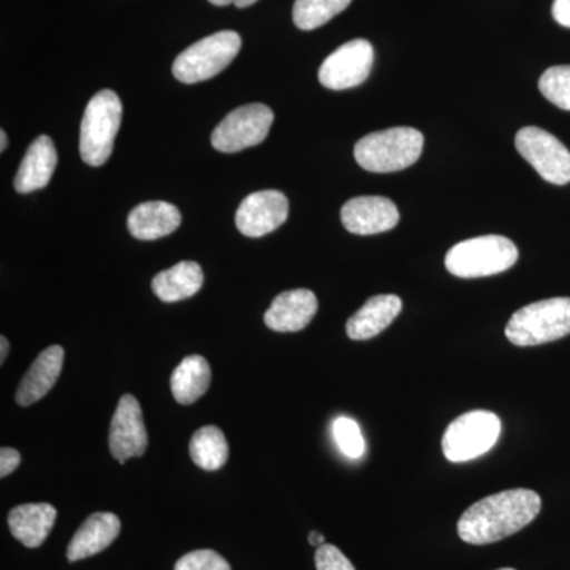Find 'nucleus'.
<instances>
[{
    "label": "nucleus",
    "instance_id": "12",
    "mask_svg": "<svg viewBox=\"0 0 570 570\" xmlns=\"http://www.w3.org/2000/svg\"><path fill=\"white\" fill-rule=\"evenodd\" d=\"M111 455L119 463L138 459L148 449V433H146L145 420L140 403L134 395H124L119 400L110 425Z\"/></svg>",
    "mask_w": 570,
    "mask_h": 570
},
{
    "label": "nucleus",
    "instance_id": "27",
    "mask_svg": "<svg viewBox=\"0 0 570 570\" xmlns=\"http://www.w3.org/2000/svg\"><path fill=\"white\" fill-rule=\"evenodd\" d=\"M175 570H232V568L216 551L197 550L179 558Z\"/></svg>",
    "mask_w": 570,
    "mask_h": 570
},
{
    "label": "nucleus",
    "instance_id": "33",
    "mask_svg": "<svg viewBox=\"0 0 570 570\" xmlns=\"http://www.w3.org/2000/svg\"><path fill=\"white\" fill-rule=\"evenodd\" d=\"M307 540H309L311 546L317 547V549L318 547H322L325 543L324 535H322L321 532L317 531L311 532L309 538H307Z\"/></svg>",
    "mask_w": 570,
    "mask_h": 570
},
{
    "label": "nucleus",
    "instance_id": "30",
    "mask_svg": "<svg viewBox=\"0 0 570 570\" xmlns=\"http://www.w3.org/2000/svg\"><path fill=\"white\" fill-rule=\"evenodd\" d=\"M551 13L558 24L570 28V0H554Z\"/></svg>",
    "mask_w": 570,
    "mask_h": 570
},
{
    "label": "nucleus",
    "instance_id": "13",
    "mask_svg": "<svg viewBox=\"0 0 570 570\" xmlns=\"http://www.w3.org/2000/svg\"><path fill=\"white\" fill-rule=\"evenodd\" d=\"M341 223L354 235H377L400 223V212L390 198L356 197L341 209Z\"/></svg>",
    "mask_w": 570,
    "mask_h": 570
},
{
    "label": "nucleus",
    "instance_id": "6",
    "mask_svg": "<svg viewBox=\"0 0 570 570\" xmlns=\"http://www.w3.org/2000/svg\"><path fill=\"white\" fill-rule=\"evenodd\" d=\"M242 50V37L220 31L198 40L176 58L174 75L184 85H195L216 77L227 69Z\"/></svg>",
    "mask_w": 570,
    "mask_h": 570
},
{
    "label": "nucleus",
    "instance_id": "26",
    "mask_svg": "<svg viewBox=\"0 0 570 570\" xmlns=\"http://www.w3.org/2000/svg\"><path fill=\"white\" fill-rule=\"evenodd\" d=\"M333 436L337 448L348 459H360L365 453V438L355 420L348 417H337L333 423Z\"/></svg>",
    "mask_w": 570,
    "mask_h": 570
},
{
    "label": "nucleus",
    "instance_id": "21",
    "mask_svg": "<svg viewBox=\"0 0 570 570\" xmlns=\"http://www.w3.org/2000/svg\"><path fill=\"white\" fill-rule=\"evenodd\" d=\"M204 269L195 262H179L154 276L153 292L160 302L176 303L197 295L204 287Z\"/></svg>",
    "mask_w": 570,
    "mask_h": 570
},
{
    "label": "nucleus",
    "instance_id": "32",
    "mask_svg": "<svg viewBox=\"0 0 570 570\" xmlns=\"http://www.w3.org/2000/svg\"><path fill=\"white\" fill-rule=\"evenodd\" d=\"M0 363H6V360H7V355H9V348H10V344H9V340H7L6 336H2L0 337Z\"/></svg>",
    "mask_w": 570,
    "mask_h": 570
},
{
    "label": "nucleus",
    "instance_id": "10",
    "mask_svg": "<svg viewBox=\"0 0 570 570\" xmlns=\"http://www.w3.org/2000/svg\"><path fill=\"white\" fill-rule=\"evenodd\" d=\"M374 48L367 40L347 41L325 59L318 70V81L333 91L355 88L370 77Z\"/></svg>",
    "mask_w": 570,
    "mask_h": 570
},
{
    "label": "nucleus",
    "instance_id": "15",
    "mask_svg": "<svg viewBox=\"0 0 570 570\" xmlns=\"http://www.w3.org/2000/svg\"><path fill=\"white\" fill-rule=\"evenodd\" d=\"M121 532V520L110 512H97L75 532L67 549L70 562L86 560L111 546Z\"/></svg>",
    "mask_w": 570,
    "mask_h": 570
},
{
    "label": "nucleus",
    "instance_id": "23",
    "mask_svg": "<svg viewBox=\"0 0 570 570\" xmlns=\"http://www.w3.org/2000/svg\"><path fill=\"white\" fill-rule=\"evenodd\" d=\"M190 459L204 471H217L227 463L228 444L217 426H204L195 431L189 445Z\"/></svg>",
    "mask_w": 570,
    "mask_h": 570
},
{
    "label": "nucleus",
    "instance_id": "1",
    "mask_svg": "<svg viewBox=\"0 0 570 570\" xmlns=\"http://www.w3.org/2000/svg\"><path fill=\"white\" fill-rule=\"evenodd\" d=\"M542 509L535 491L515 489L475 502L459 521V535L471 546L499 542L527 528Z\"/></svg>",
    "mask_w": 570,
    "mask_h": 570
},
{
    "label": "nucleus",
    "instance_id": "9",
    "mask_svg": "<svg viewBox=\"0 0 570 570\" xmlns=\"http://www.w3.org/2000/svg\"><path fill=\"white\" fill-rule=\"evenodd\" d=\"M515 146L546 181L557 186L570 183V151L554 135L539 127H524L517 134Z\"/></svg>",
    "mask_w": 570,
    "mask_h": 570
},
{
    "label": "nucleus",
    "instance_id": "8",
    "mask_svg": "<svg viewBox=\"0 0 570 570\" xmlns=\"http://www.w3.org/2000/svg\"><path fill=\"white\" fill-rule=\"evenodd\" d=\"M275 112L264 104H249L228 112L214 129L212 145L216 151L239 153L261 145L268 137Z\"/></svg>",
    "mask_w": 570,
    "mask_h": 570
},
{
    "label": "nucleus",
    "instance_id": "24",
    "mask_svg": "<svg viewBox=\"0 0 570 570\" xmlns=\"http://www.w3.org/2000/svg\"><path fill=\"white\" fill-rule=\"evenodd\" d=\"M352 0H295L294 22L302 31H314L351 6Z\"/></svg>",
    "mask_w": 570,
    "mask_h": 570
},
{
    "label": "nucleus",
    "instance_id": "17",
    "mask_svg": "<svg viewBox=\"0 0 570 570\" xmlns=\"http://www.w3.org/2000/svg\"><path fill=\"white\" fill-rule=\"evenodd\" d=\"M58 165V151L55 142L48 135H40L29 146L24 159L14 176V189L18 194H31L33 190L43 189L51 181Z\"/></svg>",
    "mask_w": 570,
    "mask_h": 570
},
{
    "label": "nucleus",
    "instance_id": "2",
    "mask_svg": "<svg viewBox=\"0 0 570 570\" xmlns=\"http://www.w3.org/2000/svg\"><path fill=\"white\" fill-rule=\"evenodd\" d=\"M423 135L412 127H393L366 135L355 145V160L373 174L404 170L420 159Z\"/></svg>",
    "mask_w": 570,
    "mask_h": 570
},
{
    "label": "nucleus",
    "instance_id": "16",
    "mask_svg": "<svg viewBox=\"0 0 570 570\" xmlns=\"http://www.w3.org/2000/svg\"><path fill=\"white\" fill-rule=\"evenodd\" d=\"M66 352L61 346L45 348L29 367L17 390V403L22 407L32 406L50 393L62 373Z\"/></svg>",
    "mask_w": 570,
    "mask_h": 570
},
{
    "label": "nucleus",
    "instance_id": "4",
    "mask_svg": "<svg viewBox=\"0 0 570 570\" xmlns=\"http://www.w3.org/2000/svg\"><path fill=\"white\" fill-rule=\"evenodd\" d=\"M570 335V298H550L521 307L505 326V336L519 347L540 346Z\"/></svg>",
    "mask_w": 570,
    "mask_h": 570
},
{
    "label": "nucleus",
    "instance_id": "3",
    "mask_svg": "<svg viewBox=\"0 0 570 570\" xmlns=\"http://www.w3.org/2000/svg\"><path fill=\"white\" fill-rule=\"evenodd\" d=\"M519 261V249L505 236L487 235L466 239L445 255V268L453 276L474 279L508 272Z\"/></svg>",
    "mask_w": 570,
    "mask_h": 570
},
{
    "label": "nucleus",
    "instance_id": "18",
    "mask_svg": "<svg viewBox=\"0 0 570 570\" xmlns=\"http://www.w3.org/2000/svg\"><path fill=\"white\" fill-rule=\"evenodd\" d=\"M181 213L167 202H145L135 206L127 219L130 235L141 242H154L178 230Z\"/></svg>",
    "mask_w": 570,
    "mask_h": 570
},
{
    "label": "nucleus",
    "instance_id": "5",
    "mask_svg": "<svg viewBox=\"0 0 570 570\" xmlns=\"http://www.w3.org/2000/svg\"><path fill=\"white\" fill-rule=\"evenodd\" d=\"M121 119L122 104L115 91L104 89L89 100L80 132V154L85 164L102 167L110 159Z\"/></svg>",
    "mask_w": 570,
    "mask_h": 570
},
{
    "label": "nucleus",
    "instance_id": "31",
    "mask_svg": "<svg viewBox=\"0 0 570 570\" xmlns=\"http://www.w3.org/2000/svg\"><path fill=\"white\" fill-rule=\"evenodd\" d=\"M208 2L216 7L235 6L238 9H246V7L254 6L257 0H208Z\"/></svg>",
    "mask_w": 570,
    "mask_h": 570
},
{
    "label": "nucleus",
    "instance_id": "20",
    "mask_svg": "<svg viewBox=\"0 0 570 570\" xmlns=\"http://www.w3.org/2000/svg\"><path fill=\"white\" fill-rule=\"evenodd\" d=\"M58 519V510L51 504H24L11 509L9 528L11 534L28 549H37L47 540Z\"/></svg>",
    "mask_w": 570,
    "mask_h": 570
},
{
    "label": "nucleus",
    "instance_id": "14",
    "mask_svg": "<svg viewBox=\"0 0 570 570\" xmlns=\"http://www.w3.org/2000/svg\"><path fill=\"white\" fill-rule=\"evenodd\" d=\"M318 309L317 296L307 288L285 291L273 299L265 313V324L273 332H302L311 324Z\"/></svg>",
    "mask_w": 570,
    "mask_h": 570
},
{
    "label": "nucleus",
    "instance_id": "28",
    "mask_svg": "<svg viewBox=\"0 0 570 570\" xmlns=\"http://www.w3.org/2000/svg\"><path fill=\"white\" fill-rule=\"evenodd\" d=\"M317 570H355L352 562L347 560L346 554L337 547L324 543L316 551Z\"/></svg>",
    "mask_w": 570,
    "mask_h": 570
},
{
    "label": "nucleus",
    "instance_id": "22",
    "mask_svg": "<svg viewBox=\"0 0 570 570\" xmlns=\"http://www.w3.org/2000/svg\"><path fill=\"white\" fill-rule=\"evenodd\" d=\"M212 367L202 355H189L176 366L170 379L171 393L183 406H190L208 392Z\"/></svg>",
    "mask_w": 570,
    "mask_h": 570
},
{
    "label": "nucleus",
    "instance_id": "29",
    "mask_svg": "<svg viewBox=\"0 0 570 570\" xmlns=\"http://www.w3.org/2000/svg\"><path fill=\"white\" fill-rule=\"evenodd\" d=\"M21 464V455L18 450L2 448L0 450V478L6 479Z\"/></svg>",
    "mask_w": 570,
    "mask_h": 570
},
{
    "label": "nucleus",
    "instance_id": "34",
    "mask_svg": "<svg viewBox=\"0 0 570 570\" xmlns=\"http://www.w3.org/2000/svg\"><path fill=\"white\" fill-rule=\"evenodd\" d=\"M7 145H9V140H7L6 130L0 132V151H6Z\"/></svg>",
    "mask_w": 570,
    "mask_h": 570
},
{
    "label": "nucleus",
    "instance_id": "25",
    "mask_svg": "<svg viewBox=\"0 0 570 570\" xmlns=\"http://www.w3.org/2000/svg\"><path fill=\"white\" fill-rule=\"evenodd\" d=\"M539 89L551 104L570 111V66L551 67L540 77Z\"/></svg>",
    "mask_w": 570,
    "mask_h": 570
},
{
    "label": "nucleus",
    "instance_id": "11",
    "mask_svg": "<svg viewBox=\"0 0 570 570\" xmlns=\"http://www.w3.org/2000/svg\"><path fill=\"white\" fill-rule=\"evenodd\" d=\"M287 217V197L279 190L269 189L247 195L236 212L235 223L247 238H262L277 230Z\"/></svg>",
    "mask_w": 570,
    "mask_h": 570
},
{
    "label": "nucleus",
    "instance_id": "19",
    "mask_svg": "<svg viewBox=\"0 0 570 570\" xmlns=\"http://www.w3.org/2000/svg\"><path fill=\"white\" fill-rule=\"evenodd\" d=\"M403 311V302L396 295H377L367 299L362 309L348 318L346 333L351 340L366 341L381 335Z\"/></svg>",
    "mask_w": 570,
    "mask_h": 570
},
{
    "label": "nucleus",
    "instance_id": "35",
    "mask_svg": "<svg viewBox=\"0 0 570 570\" xmlns=\"http://www.w3.org/2000/svg\"><path fill=\"white\" fill-rule=\"evenodd\" d=\"M498 570H515V569H498Z\"/></svg>",
    "mask_w": 570,
    "mask_h": 570
},
{
    "label": "nucleus",
    "instance_id": "7",
    "mask_svg": "<svg viewBox=\"0 0 570 570\" xmlns=\"http://www.w3.org/2000/svg\"><path fill=\"white\" fill-rule=\"evenodd\" d=\"M501 430V419L494 412H466L445 430L442 452L452 463L479 459L497 445Z\"/></svg>",
    "mask_w": 570,
    "mask_h": 570
}]
</instances>
